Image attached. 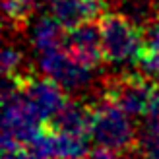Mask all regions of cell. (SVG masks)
Here are the masks:
<instances>
[{
	"label": "cell",
	"mask_w": 159,
	"mask_h": 159,
	"mask_svg": "<svg viewBox=\"0 0 159 159\" xmlns=\"http://www.w3.org/2000/svg\"><path fill=\"white\" fill-rule=\"evenodd\" d=\"M140 126H134L132 116L118 109L113 101L99 97L93 101V118L89 138L93 144L122 149V152H134L138 144Z\"/></svg>",
	"instance_id": "6da1fadb"
},
{
	"label": "cell",
	"mask_w": 159,
	"mask_h": 159,
	"mask_svg": "<svg viewBox=\"0 0 159 159\" xmlns=\"http://www.w3.org/2000/svg\"><path fill=\"white\" fill-rule=\"evenodd\" d=\"M103 54L107 64H132L146 45L144 29L122 14L107 10L99 18Z\"/></svg>",
	"instance_id": "7a4b0ae2"
},
{
	"label": "cell",
	"mask_w": 159,
	"mask_h": 159,
	"mask_svg": "<svg viewBox=\"0 0 159 159\" xmlns=\"http://www.w3.org/2000/svg\"><path fill=\"white\" fill-rule=\"evenodd\" d=\"M153 85L134 70L101 74V97L113 101L132 118H144Z\"/></svg>",
	"instance_id": "3957f363"
},
{
	"label": "cell",
	"mask_w": 159,
	"mask_h": 159,
	"mask_svg": "<svg viewBox=\"0 0 159 159\" xmlns=\"http://www.w3.org/2000/svg\"><path fill=\"white\" fill-rule=\"evenodd\" d=\"M20 82H21V93L33 105L41 122L49 120L70 97L64 87L57 84L52 78L45 76L43 72L41 74L33 72V74L25 76L23 80H20Z\"/></svg>",
	"instance_id": "277c9868"
},
{
	"label": "cell",
	"mask_w": 159,
	"mask_h": 159,
	"mask_svg": "<svg viewBox=\"0 0 159 159\" xmlns=\"http://www.w3.org/2000/svg\"><path fill=\"white\" fill-rule=\"evenodd\" d=\"M64 49L72 54L78 62H82L84 66L99 70L105 64L99 20L84 21V23H80V25L72 27V29H66Z\"/></svg>",
	"instance_id": "5b68a950"
},
{
	"label": "cell",
	"mask_w": 159,
	"mask_h": 159,
	"mask_svg": "<svg viewBox=\"0 0 159 159\" xmlns=\"http://www.w3.org/2000/svg\"><path fill=\"white\" fill-rule=\"evenodd\" d=\"M31 152L37 159H84L89 149L85 138L57 132L41 124V132L31 146Z\"/></svg>",
	"instance_id": "8992f818"
},
{
	"label": "cell",
	"mask_w": 159,
	"mask_h": 159,
	"mask_svg": "<svg viewBox=\"0 0 159 159\" xmlns=\"http://www.w3.org/2000/svg\"><path fill=\"white\" fill-rule=\"evenodd\" d=\"M91 118H93V101L68 97V101L64 105H62L49 120H45L41 124L45 128L57 130V132L89 138Z\"/></svg>",
	"instance_id": "52a82bcc"
},
{
	"label": "cell",
	"mask_w": 159,
	"mask_h": 159,
	"mask_svg": "<svg viewBox=\"0 0 159 159\" xmlns=\"http://www.w3.org/2000/svg\"><path fill=\"white\" fill-rule=\"evenodd\" d=\"M49 12L66 29L84 21L99 20L107 12L105 0H49Z\"/></svg>",
	"instance_id": "ba28073f"
},
{
	"label": "cell",
	"mask_w": 159,
	"mask_h": 159,
	"mask_svg": "<svg viewBox=\"0 0 159 159\" xmlns=\"http://www.w3.org/2000/svg\"><path fill=\"white\" fill-rule=\"evenodd\" d=\"M64 39H66V27L52 14L39 18L35 25L31 27V45L39 54L64 47Z\"/></svg>",
	"instance_id": "9c48e42d"
},
{
	"label": "cell",
	"mask_w": 159,
	"mask_h": 159,
	"mask_svg": "<svg viewBox=\"0 0 159 159\" xmlns=\"http://www.w3.org/2000/svg\"><path fill=\"white\" fill-rule=\"evenodd\" d=\"M105 4L107 10L122 14L142 29L159 20V0H105Z\"/></svg>",
	"instance_id": "30bf717a"
},
{
	"label": "cell",
	"mask_w": 159,
	"mask_h": 159,
	"mask_svg": "<svg viewBox=\"0 0 159 159\" xmlns=\"http://www.w3.org/2000/svg\"><path fill=\"white\" fill-rule=\"evenodd\" d=\"M31 72H35L33 64H29L27 57L23 54L14 41L6 39L4 51H2V76H14V78H25Z\"/></svg>",
	"instance_id": "8fae6325"
},
{
	"label": "cell",
	"mask_w": 159,
	"mask_h": 159,
	"mask_svg": "<svg viewBox=\"0 0 159 159\" xmlns=\"http://www.w3.org/2000/svg\"><path fill=\"white\" fill-rule=\"evenodd\" d=\"M142 128H152V130H159V84L153 85L152 91V99H149V105L144 118H142Z\"/></svg>",
	"instance_id": "7c38bea8"
},
{
	"label": "cell",
	"mask_w": 159,
	"mask_h": 159,
	"mask_svg": "<svg viewBox=\"0 0 159 159\" xmlns=\"http://www.w3.org/2000/svg\"><path fill=\"white\" fill-rule=\"evenodd\" d=\"M2 159H37L31 148H12V149H2Z\"/></svg>",
	"instance_id": "4fadbf2b"
}]
</instances>
